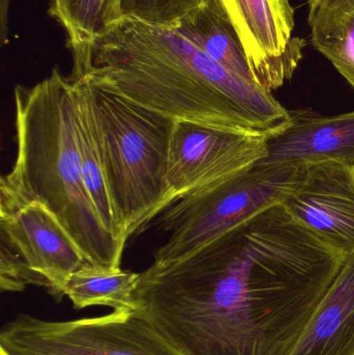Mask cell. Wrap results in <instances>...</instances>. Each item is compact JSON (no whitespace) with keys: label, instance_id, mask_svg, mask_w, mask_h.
Masks as SVG:
<instances>
[{"label":"cell","instance_id":"e0dca14e","mask_svg":"<svg viewBox=\"0 0 354 355\" xmlns=\"http://www.w3.org/2000/svg\"><path fill=\"white\" fill-rule=\"evenodd\" d=\"M49 14L66 29L67 44L103 37L124 20L121 0H52Z\"/></svg>","mask_w":354,"mask_h":355},{"label":"cell","instance_id":"8fae6325","mask_svg":"<svg viewBox=\"0 0 354 355\" xmlns=\"http://www.w3.org/2000/svg\"><path fill=\"white\" fill-rule=\"evenodd\" d=\"M258 162H330L354 166V110L328 118L292 116L291 122L284 129L266 137L265 154Z\"/></svg>","mask_w":354,"mask_h":355},{"label":"cell","instance_id":"8992f818","mask_svg":"<svg viewBox=\"0 0 354 355\" xmlns=\"http://www.w3.org/2000/svg\"><path fill=\"white\" fill-rule=\"evenodd\" d=\"M0 349L10 355H183L135 311L70 321L18 315L2 329Z\"/></svg>","mask_w":354,"mask_h":355},{"label":"cell","instance_id":"4fadbf2b","mask_svg":"<svg viewBox=\"0 0 354 355\" xmlns=\"http://www.w3.org/2000/svg\"><path fill=\"white\" fill-rule=\"evenodd\" d=\"M172 29L228 70L258 85L240 37L222 0H203L195 12Z\"/></svg>","mask_w":354,"mask_h":355},{"label":"cell","instance_id":"7c38bea8","mask_svg":"<svg viewBox=\"0 0 354 355\" xmlns=\"http://www.w3.org/2000/svg\"><path fill=\"white\" fill-rule=\"evenodd\" d=\"M292 355H354V252L345 259Z\"/></svg>","mask_w":354,"mask_h":355},{"label":"cell","instance_id":"30bf717a","mask_svg":"<svg viewBox=\"0 0 354 355\" xmlns=\"http://www.w3.org/2000/svg\"><path fill=\"white\" fill-rule=\"evenodd\" d=\"M282 205L328 248L354 252V166L306 164L303 181Z\"/></svg>","mask_w":354,"mask_h":355},{"label":"cell","instance_id":"ffe728a7","mask_svg":"<svg viewBox=\"0 0 354 355\" xmlns=\"http://www.w3.org/2000/svg\"><path fill=\"white\" fill-rule=\"evenodd\" d=\"M10 0H0V43L6 45L8 37V8Z\"/></svg>","mask_w":354,"mask_h":355},{"label":"cell","instance_id":"9c48e42d","mask_svg":"<svg viewBox=\"0 0 354 355\" xmlns=\"http://www.w3.org/2000/svg\"><path fill=\"white\" fill-rule=\"evenodd\" d=\"M0 223L1 236L47 281L50 295L62 302L67 279L89 262L55 215L39 202L0 200Z\"/></svg>","mask_w":354,"mask_h":355},{"label":"cell","instance_id":"2e32d148","mask_svg":"<svg viewBox=\"0 0 354 355\" xmlns=\"http://www.w3.org/2000/svg\"><path fill=\"white\" fill-rule=\"evenodd\" d=\"M139 273L121 267L85 264L69 277L64 296L77 310L94 306H109L114 312H134Z\"/></svg>","mask_w":354,"mask_h":355},{"label":"cell","instance_id":"9a60e30c","mask_svg":"<svg viewBox=\"0 0 354 355\" xmlns=\"http://www.w3.org/2000/svg\"><path fill=\"white\" fill-rule=\"evenodd\" d=\"M314 47L354 89V0H309Z\"/></svg>","mask_w":354,"mask_h":355},{"label":"cell","instance_id":"ba28073f","mask_svg":"<svg viewBox=\"0 0 354 355\" xmlns=\"http://www.w3.org/2000/svg\"><path fill=\"white\" fill-rule=\"evenodd\" d=\"M260 87L272 93L294 74L305 40L292 35L289 0H222Z\"/></svg>","mask_w":354,"mask_h":355},{"label":"cell","instance_id":"277c9868","mask_svg":"<svg viewBox=\"0 0 354 355\" xmlns=\"http://www.w3.org/2000/svg\"><path fill=\"white\" fill-rule=\"evenodd\" d=\"M87 81L114 219L128 240L170 206L168 156L176 121Z\"/></svg>","mask_w":354,"mask_h":355},{"label":"cell","instance_id":"52a82bcc","mask_svg":"<svg viewBox=\"0 0 354 355\" xmlns=\"http://www.w3.org/2000/svg\"><path fill=\"white\" fill-rule=\"evenodd\" d=\"M266 137L176 121L168 156L170 206L259 162Z\"/></svg>","mask_w":354,"mask_h":355},{"label":"cell","instance_id":"ac0fdd59","mask_svg":"<svg viewBox=\"0 0 354 355\" xmlns=\"http://www.w3.org/2000/svg\"><path fill=\"white\" fill-rule=\"evenodd\" d=\"M202 3L203 0H121V10L124 19L172 29Z\"/></svg>","mask_w":354,"mask_h":355},{"label":"cell","instance_id":"44dd1931","mask_svg":"<svg viewBox=\"0 0 354 355\" xmlns=\"http://www.w3.org/2000/svg\"><path fill=\"white\" fill-rule=\"evenodd\" d=\"M0 355H10V354H6V352H4V350L0 349Z\"/></svg>","mask_w":354,"mask_h":355},{"label":"cell","instance_id":"7a4b0ae2","mask_svg":"<svg viewBox=\"0 0 354 355\" xmlns=\"http://www.w3.org/2000/svg\"><path fill=\"white\" fill-rule=\"evenodd\" d=\"M67 46L71 80L85 78L175 121L268 137L292 119L270 92L228 70L174 29L124 19L103 37Z\"/></svg>","mask_w":354,"mask_h":355},{"label":"cell","instance_id":"3957f363","mask_svg":"<svg viewBox=\"0 0 354 355\" xmlns=\"http://www.w3.org/2000/svg\"><path fill=\"white\" fill-rule=\"evenodd\" d=\"M14 98L17 158L0 200L44 205L89 264L121 267L126 242L104 227L81 174L72 81L54 68L33 87L16 85Z\"/></svg>","mask_w":354,"mask_h":355},{"label":"cell","instance_id":"6da1fadb","mask_svg":"<svg viewBox=\"0 0 354 355\" xmlns=\"http://www.w3.org/2000/svg\"><path fill=\"white\" fill-rule=\"evenodd\" d=\"M345 259L276 205L152 263L135 312L183 355H292Z\"/></svg>","mask_w":354,"mask_h":355},{"label":"cell","instance_id":"5b68a950","mask_svg":"<svg viewBox=\"0 0 354 355\" xmlns=\"http://www.w3.org/2000/svg\"><path fill=\"white\" fill-rule=\"evenodd\" d=\"M306 164L253 166L181 198L161 213L159 223L170 234L153 262L191 254L270 207L281 205L305 176Z\"/></svg>","mask_w":354,"mask_h":355},{"label":"cell","instance_id":"5bb4252c","mask_svg":"<svg viewBox=\"0 0 354 355\" xmlns=\"http://www.w3.org/2000/svg\"><path fill=\"white\" fill-rule=\"evenodd\" d=\"M72 85L75 131L80 158L81 174L85 188L104 227L114 237L127 242L126 238L123 237L118 232L112 211L109 192L104 175L97 121L89 83L85 79L80 78L72 81Z\"/></svg>","mask_w":354,"mask_h":355},{"label":"cell","instance_id":"d6986e66","mask_svg":"<svg viewBox=\"0 0 354 355\" xmlns=\"http://www.w3.org/2000/svg\"><path fill=\"white\" fill-rule=\"evenodd\" d=\"M0 289L3 292H22L27 286L48 288L41 275L30 268L23 257L1 236L0 250Z\"/></svg>","mask_w":354,"mask_h":355}]
</instances>
